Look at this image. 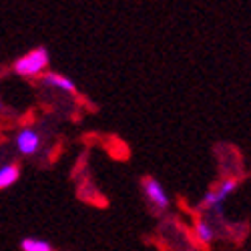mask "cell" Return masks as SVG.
<instances>
[{
    "mask_svg": "<svg viewBox=\"0 0 251 251\" xmlns=\"http://www.w3.org/2000/svg\"><path fill=\"white\" fill-rule=\"evenodd\" d=\"M193 233H195V239H197L201 245H211V243H213V239H215L213 225L209 223L207 219H197V221H195Z\"/></svg>",
    "mask_w": 251,
    "mask_h": 251,
    "instance_id": "5",
    "label": "cell"
},
{
    "mask_svg": "<svg viewBox=\"0 0 251 251\" xmlns=\"http://www.w3.org/2000/svg\"><path fill=\"white\" fill-rule=\"evenodd\" d=\"M239 187V179L237 177H227V179H223L219 185H217V189H213V195H215V199L223 205V201L231 195V193H235V189Z\"/></svg>",
    "mask_w": 251,
    "mask_h": 251,
    "instance_id": "7",
    "label": "cell"
},
{
    "mask_svg": "<svg viewBox=\"0 0 251 251\" xmlns=\"http://www.w3.org/2000/svg\"><path fill=\"white\" fill-rule=\"evenodd\" d=\"M4 109V102H2V99H0V111H2Z\"/></svg>",
    "mask_w": 251,
    "mask_h": 251,
    "instance_id": "9",
    "label": "cell"
},
{
    "mask_svg": "<svg viewBox=\"0 0 251 251\" xmlns=\"http://www.w3.org/2000/svg\"><path fill=\"white\" fill-rule=\"evenodd\" d=\"M43 82L47 87H52V89H58V91H65V93H71V95H76V87L73 78H69L67 75H60V73H45L43 75Z\"/></svg>",
    "mask_w": 251,
    "mask_h": 251,
    "instance_id": "4",
    "label": "cell"
},
{
    "mask_svg": "<svg viewBox=\"0 0 251 251\" xmlns=\"http://www.w3.org/2000/svg\"><path fill=\"white\" fill-rule=\"evenodd\" d=\"M143 193H145V199H147L155 211H167L171 205L169 201V195H167L165 187L155 179V177H143Z\"/></svg>",
    "mask_w": 251,
    "mask_h": 251,
    "instance_id": "2",
    "label": "cell"
},
{
    "mask_svg": "<svg viewBox=\"0 0 251 251\" xmlns=\"http://www.w3.org/2000/svg\"><path fill=\"white\" fill-rule=\"evenodd\" d=\"M20 177V167L14 163H8L4 167H0V191L12 187Z\"/></svg>",
    "mask_w": 251,
    "mask_h": 251,
    "instance_id": "6",
    "label": "cell"
},
{
    "mask_svg": "<svg viewBox=\"0 0 251 251\" xmlns=\"http://www.w3.org/2000/svg\"><path fill=\"white\" fill-rule=\"evenodd\" d=\"M50 62V54L45 47H38V49H32L30 52L23 54L20 58L14 60V73L18 76H25V78H32V76H38L40 73H45L47 67Z\"/></svg>",
    "mask_w": 251,
    "mask_h": 251,
    "instance_id": "1",
    "label": "cell"
},
{
    "mask_svg": "<svg viewBox=\"0 0 251 251\" xmlns=\"http://www.w3.org/2000/svg\"><path fill=\"white\" fill-rule=\"evenodd\" d=\"M40 145H43V139H40V133L32 127H25L23 131H18L16 135V149L20 151V155L30 157L36 155L40 151Z\"/></svg>",
    "mask_w": 251,
    "mask_h": 251,
    "instance_id": "3",
    "label": "cell"
},
{
    "mask_svg": "<svg viewBox=\"0 0 251 251\" xmlns=\"http://www.w3.org/2000/svg\"><path fill=\"white\" fill-rule=\"evenodd\" d=\"M20 249L23 251H54L49 241L38 239V237H25L20 241Z\"/></svg>",
    "mask_w": 251,
    "mask_h": 251,
    "instance_id": "8",
    "label": "cell"
}]
</instances>
